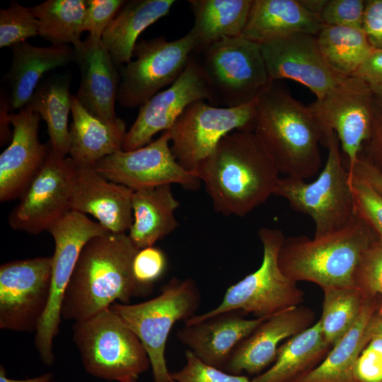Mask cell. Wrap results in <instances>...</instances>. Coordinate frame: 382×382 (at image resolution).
I'll return each mask as SVG.
<instances>
[{
    "mask_svg": "<svg viewBox=\"0 0 382 382\" xmlns=\"http://www.w3.org/2000/svg\"><path fill=\"white\" fill-rule=\"evenodd\" d=\"M51 382H56V381H51Z\"/></svg>",
    "mask_w": 382,
    "mask_h": 382,
    "instance_id": "db71d44e",
    "label": "cell"
},
{
    "mask_svg": "<svg viewBox=\"0 0 382 382\" xmlns=\"http://www.w3.org/2000/svg\"><path fill=\"white\" fill-rule=\"evenodd\" d=\"M52 374L47 373L40 376L26 379H13L6 376V370L1 365L0 367V382H51Z\"/></svg>",
    "mask_w": 382,
    "mask_h": 382,
    "instance_id": "681fc988",
    "label": "cell"
},
{
    "mask_svg": "<svg viewBox=\"0 0 382 382\" xmlns=\"http://www.w3.org/2000/svg\"><path fill=\"white\" fill-rule=\"evenodd\" d=\"M355 286L364 296L366 294H379L382 298V242L380 240L374 242L365 253L356 273ZM379 313H382V303Z\"/></svg>",
    "mask_w": 382,
    "mask_h": 382,
    "instance_id": "f35d334b",
    "label": "cell"
},
{
    "mask_svg": "<svg viewBox=\"0 0 382 382\" xmlns=\"http://www.w3.org/2000/svg\"><path fill=\"white\" fill-rule=\"evenodd\" d=\"M38 21L32 7H26L16 1L6 8L0 10V47H11L26 42L39 35Z\"/></svg>",
    "mask_w": 382,
    "mask_h": 382,
    "instance_id": "d590c367",
    "label": "cell"
},
{
    "mask_svg": "<svg viewBox=\"0 0 382 382\" xmlns=\"http://www.w3.org/2000/svg\"><path fill=\"white\" fill-rule=\"evenodd\" d=\"M365 146L369 156H359L382 173V98L374 96L371 132Z\"/></svg>",
    "mask_w": 382,
    "mask_h": 382,
    "instance_id": "ee69618b",
    "label": "cell"
},
{
    "mask_svg": "<svg viewBox=\"0 0 382 382\" xmlns=\"http://www.w3.org/2000/svg\"><path fill=\"white\" fill-rule=\"evenodd\" d=\"M179 206L171 185L134 191L133 222L128 236L136 248L154 246L173 232L178 226L175 212Z\"/></svg>",
    "mask_w": 382,
    "mask_h": 382,
    "instance_id": "4316f807",
    "label": "cell"
},
{
    "mask_svg": "<svg viewBox=\"0 0 382 382\" xmlns=\"http://www.w3.org/2000/svg\"><path fill=\"white\" fill-rule=\"evenodd\" d=\"M73 163L71 211L92 215L112 233L129 231L134 190L108 180L94 166Z\"/></svg>",
    "mask_w": 382,
    "mask_h": 382,
    "instance_id": "d6986e66",
    "label": "cell"
},
{
    "mask_svg": "<svg viewBox=\"0 0 382 382\" xmlns=\"http://www.w3.org/2000/svg\"><path fill=\"white\" fill-rule=\"evenodd\" d=\"M199 303L200 294L192 279L173 277L150 300L135 304L115 303L110 307L141 342L154 382H175L165 358L166 342L175 323L194 316Z\"/></svg>",
    "mask_w": 382,
    "mask_h": 382,
    "instance_id": "ba28073f",
    "label": "cell"
},
{
    "mask_svg": "<svg viewBox=\"0 0 382 382\" xmlns=\"http://www.w3.org/2000/svg\"><path fill=\"white\" fill-rule=\"evenodd\" d=\"M52 257L17 260L0 267V328L36 332L50 297Z\"/></svg>",
    "mask_w": 382,
    "mask_h": 382,
    "instance_id": "5bb4252c",
    "label": "cell"
},
{
    "mask_svg": "<svg viewBox=\"0 0 382 382\" xmlns=\"http://www.w3.org/2000/svg\"><path fill=\"white\" fill-rule=\"evenodd\" d=\"M324 26L299 0H253L242 36L261 44L296 33L316 35Z\"/></svg>",
    "mask_w": 382,
    "mask_h": 382,
    "instance_id": "d4e9b609",
    "label": "cell"
},
{
    "mask_svg": "<svg viewBox=\"0 0 382 382\" xmlns=\"http://www.w3.org/2000/svg\"><path fill=\"white\" fill-rule=\"evenodd\" d=\"M73 161L50 149L8 215L11 228L38 234L70 209Z\"/></svg>",
    "mask_w": 382,
    "mask_h": 382,
    "instance_id": "2e32d148",
    "label": "cell"
},
{
    "mask_svg": "<svg viewBox=\"0 0 382 382\" xmlns=\"http://www.w3.org/2000/svg\"><path fill=\"white\" fill-rule=\"evenodd\" d=\"M355 212L374 230L382 242V195L366 181L349 173Z\"/></svg>",
    "mask_w": 382,
    "mask_h": 382,
    "instance_id": "8d00e7d4",
    "label": "cell"
},
{
    "mask_svg": "<svg viewBox=\"0 0 382 382\" xmlns=\"http://www.w3.org/2000/svg\"><path fill=\"white\" fill-rule=\"evenodd\" d=\"M168 265L164 252L151 246L140 249L133 260V273L137 282L151 291L153 286L164 274Z\"/></svg>",
    "mask_w": 382,
    "mask_h": 382,
    "instance_id": "ab89813d",
    "label": "cell"
},
{
    "mask_svg": "<svg viewBox=\"0 0 382 382\" xmlns=\"http://www.w3.org/2000/svg\"><path fill=\"white\" fill-rule=\"evenodd\" d=\"M373 230L355 212L342 229L309 238H285L279 253L282 272L297 282L326 287H356L355 276L361 260L374 243Z\"/></svg>",
    "mask_w": 382,
    "mask_h": 382,
    "instance_id": "277c9868",
    "label": "cell"
},
{
    "mask_svg": "<svg viewBox=\"0 0 382 382\" xmlns=\"http://www.w3.org/2000/svg\"><path fill=\"white\" fill-rule=\"evenodd\" d=\"M72 123L69 154L76 163L94 166L103 158L122 150L127 134L125 122H106L88 112L71 96Z\"/></svg>",
    "mask_w": 382,
    "mask_h": 382,
    "instance_id": "484cf974",
    "label": "cell"
},
{
    "mask_svg": "<svg viewBox=\"0 0 382 382\" xmlns=\"http://www.w3.org/2000/svg\"><path fill=\"white\" fill-rule=\"evenodd\" d=\"M71 79L68 72L44 78L27 105L46 122L51 149L64 156L69 154L70 145L68 117L71 109Z\"/></svg>",
    "mask_w": 382,
    "mask_h": 382,
    "instance_id": "1f68e13d",
    "label": "cell"
},
{
    "mask_svg": "<svg viewBox=\"0 0 382 382\" xmlns=\"http://www.w3.org/2000/svg\"><path fill=\"white\" fill-rule=\"evenodd\" d=\"M11 50V65L5 79L11 88L12 110L27 106L45 73L74 62V48L69 45L37 47L23 42Z\"/></svg>",
    "mask_w": 382,
    "mask_h": 382,
    "instance_id": "cb8c5ba5",
    "label": "cell"
},
{
    "mask_svg": "<svg viewBox=\"0 0 382 382\" xmlns=\"http://www.w3.org/2000/svg\"><path fill=\"white\" fill-rule=\"evenodd\" d=\"M74 62L77 64L81 81L75 96L91 114L108 123L120 118L115 110L120 82V71L112 62L101 39L89 35L73 45Z\"/></svg>",
    "mask_w": 382,
    "mask_h": 382,
    "instance_id": "7402d4cb",
    "label": "cell"
},
{
    "mask_svg": "<svg viewBox=\"0 0 382 382\" xmlns=\"http://www.w3.org/2000/svg\"><path fill=\"white\" fill-rule=\"evenodd\" d=\"M193 52L212 92L214 105H246L272 83L260 45L242 35L221 39Z\"/></svg>",
    "mask_w": 382,
    "mask_h": 382,
    "instance_id": "9c48e42d",
    "label": "cell"
},
{
    "mask_svg": "<svg viewBox=\"0 0 382 382\" xmlns=\"http://www.w3.org/2000/svg\"><path fill=\"white\" fill-rule=\"evenodd\" d=\"M374 95L360 79L351 76L321 99L308 105L323 135L335 132L346 159L347 168L358 161L370 136Z\"/></svg>",
    "mask_w": 382,
    "mask_h": 382,
    "instance_id": "4fadbf2b",
    "label": "cell"
},
{
    "mask_svg": "<svg viewBox=\"0 0 382 382\" xmlns=\"http://www.w3.org/2000/svg\"><path fill=\"white\" fill-rule=\"evenodd\" d=\"M54 242L50 297L35 332V345L41 360L51 365L54 359L53 341L62 319L64 293L85 245L93 238L110 233L86 214L69 211L47 228Z\"/></svg>",
    "mask_w": 382,
    "mask_h": 382,
    "instance_id": "30bf717a",
    "label": "cell"
},
{
    "mask_svg": "<svg viewBox=\"0 0 382 382\" xmlns=\"http://www.w3.org/2000/svg\"><path fill=\"white\" fill-rule=\"evenodd\" d=\"M253 0H190L194 23L188 32L195 50L226 37L242 35Z\"/></svg>",
    "mask_w": 382,
    "mask_h": 382,
    "instance_id": "4dcf8cb0",
    "label": "cell"
},
{
    "mask_svg": "<svg viewBox=\"0 0 382 382\" xmlns=\"http://www.w3.org/2000/svg\"><path fill=\"white\" fill-rule=\"evenodd\" d=\"M266 319H248L239 311H227L185 324L176 336L202 361L224 370L236 347Z\"/></svg>",
    "mask_w": 382,
    "mask_h": 382,
    "instance_id": "603a6c76",
    "label": "cell"
},
{
    "mask_svg": "<svg viewBox=\"0 0 382 382\" xmlns=\"http://www.w3.org/2000/svg\"><path fill=\"white\" fill-rule=\"evenodd\" d=\"M258 236L262 245L260 266L226 291L214 308L195 315L185 323L190 325L227 311L269 318L304 301L305 293L296 282L288 278L279 265V253L285 236L279 228L262 227Z\"/></svg>",
    "mask_w": 382,
    "mask_h": 382,
    "instance_id": "5b68a950",
    "label": "cell"
},
{
    "mask_svg": "<svg viewBox=\"0 0 382 382\" xmlns=\"http://www.w3.org/2000/svg\"><path fill=\"white\" fill-rule=\"evenodd\" d=\"M195 172L214 210L240 217L274 195L280 178L271 155L250 129L225 136Z\"/></svg>",
    "mask_w": 382,
    "mask_h": 382,
    "instance_id": "6da1fadb",
    "label": "cell"
},
{
    "mask_svg": "<svg viewBox=\"0 0 382 382\" xmlns=\"http://www.w3.org/2000/svg\"><path fill=\"white\" fill-rule=\"evenodd\" d=\"M86 9V0H47L32 7L39 35L55 45L81 40Z\"/></svg>",
    "mask_w": 382,
    "mask_h": 382,
    "instance_id": "836d02e7",
    "label": "cell"
},
{
    "mask_svg": "<svg viewBox=\"0 0 382 382\" xmlns=\"http://www.w3.org/2000/svg\"><path fill=\"white\" fill-rule=\"evenodd\" d=\"M362 30L374 49H382V0H367Z\"/></svg>",
    "mask_w": 382,
    "mask_h": 382,
    "instance_id": "bcb514c9",
    "label": "cell"
},
{
    "mask_svg": "<svg viewBox=\"0 0 382 382\" xmlns=\"http://www.w3.org/2000/svg\"><path fill=\"white\" fill-rule=\"evenodd\" d=\"M328 0H299L301 5L309 12L320 16Z\"/></svg>",
    "mask_w": 382,
    "mask_h": 382,
    "instance_id": "f907efd6",
    "label": "cell"
},
{
    "mask_svg": "<svg viewBox=\"0 0 382 382\" xmlns=\"http://www.w3.org/2000/svg\"><path fill=\"white\" fill-rule=\"evenodd\" d=\"M347 169L349 174L366 181L382 195V173L364 159L359 156L356 163Z\"/></svg>",
    "mask_w": 382,
    "mask_h": 382,
    "instance_id": "7dc6e473",
    "label": "cell"
},
{
    "mask_svg": "<svg viewBox=\"0 0 382 382\" xmlns=\"http://www.w3.org/2000/svg\"><path fill=\"white\" fill-rule=\"evenodd\" d=\"M325 146L328 158L315 180L306 183L291 176L280 178L274 194L286 199L294 210L312 218L316 238L342 229L355 213L349 172L335 132L328 137Z\"/></svg>",
    "mask_w": 382,
    "mask_h": 382,
    "instance_id": "52a82bcc",
    "label": "cell"
},
{
    "mask_svg": "<svg viewBox=\"0 0 382 382\" xmlns=\"http://www.w3.org/2000/svg\"><path fill=\"white\" fill-rule=\"evenodd\" d=\"M138 250L127 233L110 232L91 239L81 250L64 293L62 318L81 322L116 301L128 304L132 297L150 293L133 273Z\"/></svg>",
    "mask_w": 382,
    "mask_h": 382,
    "instance_id": "7a4b0ae2",
    "label": "cell"
},
{
    "mask_svg": "<svg viewBox=\"0 0 382 382\" xmlns=\"http://www.w3.org/2000/svg\"><path fill=\"white\" fill-rule=\"evenodd\" d=\"M195 48L189 33L173 41L159 36L137 42L134 59L120 67L117 101L125 108L142 105L178 79Z\"/></svg>",
    "mask_w": 382,
    "mask_h": 382,
    "instance_id": "8fae6325",
    "label": "cell"
},
{
    "mask_svg": "<svg viewBox=\"0 0 382 382\" xmlns=\"http://www.w3.org/2000/svg\"><path fill=\"white\" fill-rule=\"evenodd\" d=\"M314 321V312L301 305L271 316L236 347L224 371L255 376L262 374L274 362L281 342L308 328Z\"/></svg>",
    "mask_w": 382,
    "mask_h": 382,
    "instance_id": "44dd1931",
    "label": "cell"
},
{
    "mask_svg": "<svg viewBox=\"0 0 382 382\" xmlns=\"http://www.w3.org/2000/svg\"><path fill=\"white\" fill-rule=\"evenodd\" d=\"M374 312L373 306L366 300L350 330L332 346L314 369L294 382H357L356 363L361 350L372 337Z\"/></svg>",
    "mask_w": 382,
    "mask_h": 382,
    "instance_id": "f1b7e54d",
    "label": "cell"
},
{
    "mask_svg": "<svg viewBox=\"0 0 382 382\" xmlns=\"http://www.w3.org/2000/svg\"><path fill=\"white\" fill-rule=\"evenodd\" d=\"M316 38L330 66L347 77L354 76L374 50L362 28H359L325 25Z\"/></svg>",
    "mask_w": 382,
    "mask_h": 382,
    "instance_id": "d6a6232c",
    "label": "cell"
},
{
    "mask_svg": "<svg viewBox=\"0 0 382 382\" xmlns=\"http://www.w3.org/2000/svg\"><path fill=\"white\" fill-rule=\"evenodd\" d=\"M322 290L324 296L318 320L325 340L332 347L354 324L366 297L356 287H326Z\"/></svg>",
    "mask_w": 382,
    "mask_h": 382,
    "instance_id": "e575fe53",
    "label": "cell"
},
{
    "mask_svg": "<svg viewBox=\"0 0 382 382\" xmlns=\"http://www.w3.org/2000/svg\"><path fill=\"white\" fill-rule=\"evenodd\" d=\"M175 3V0L126 1L101 37L117 68L132 60L139 35L168 15Z\"/></svg>",
    "mask_w": 382,
    "mask_h": 382,
    "instance_id": "83f0119b",
    "label": "cell"
},
{
    "mask_svg": "<svg viewBox=\"0 0 382 382\" xmlns=\"http://www.w3.org/2000/svg\"><path fill=\"white\" fill-rule=\"evenodd\" d=\"M256 100L235 108L206 100L190 104L169 129L171 150L179 163L195 171L225 136L236 130H253Z\"/></svg>",
    "mask_w": 382,
    "mask_h": 382,
    "instance_id": "7c38bea8",
    "label": "cell"
},
{
    "mask_svg": "<svg viewBox=\"0 0 382 382\" xmlns=\"http://www.w3.org/2000/svg\"><path fill=\"white\" fill-rule=\"evenodd\" d=\"M365 6L364 0H328L320 17L325 25L362 28Z\"/></svg>",
    "mask_w": 382,
    "mask_h": 382,
    "instance_id": "60d3db41",
    "label": "cell"
},
{
    "mask_svg": "<svg viewBox=\"0 0 382 382\" xmlns=\"http://www.w3.org/2000/svg\"><path fill=\"white\" fill-rule=\"evenodd\" d=\"M94 168L108 180L134 191L173 184L196 190L202 183L195 171L185 169L174 156L169 130L144 146L110 154Z\"/></svg>",
    "mask_w": 382,
    "mask_h": 382,
    "instance_id": "9a60e30c",
    "label": "cell"
},
{
    "mask_svg": "<svg viewBox=\"0 0 382 382\" xmlns=\"http://www.w3.org/2000/svg\"><path fill=\"white\" fill-rule=\"evenodd\" d=\"M332 347L325 340L318 320L282 344L272 366L251 381L294 382L314 369Z\"/></svg>",
    "mask_w": 382,
    "mask_h": 382,
    "instance_id": "f546056e",
    "label": "cell"
},
{
    "mask_svg": "<svg viewBox=\"0 0 382 382\" xmlns=\"http://www.w3.org/2000/svg\"><path fill=\"white\" fill-rule=\"evenodd\" d=\"M40 116L28 106L10 115L11 143L0 155V201L19 198L51 149L38 137Z\"/></svg>",
    "mask_w": 382,
    "mask_h": 382,
    "instance_id": "ffe728a7",
    "label": "cell"
},
{
    "mask_svg": "<svg viewBox=\"0 0 382 382\" xmlns=\"http://www.w3.org/2000/svg\"><path fill=\"white\" fill-rule=\"evenodd\" d=\"M372 335L382 336V313H379L376 317H374L371 324Z\"/></svg>",
    "mask_w": 382,
    "mask_h": 382,
    "instance_id": "816d5d0a",
    "label": "cell"
},
{
    "mask_svg": "<svg viewBox=\"0 0 382 382\" xmlns=\"http://www.w3.org/2000/svg\"><path fill=\"white\" fill-rule=\"evenodd\" d=\"M129 382H136V381H129Z\"/></svg>",
    "mask_w": 382,
    "mask_h": 382,
    "instance_id": "f5cc1de1",
    "label": "cell"
},
{
    "mask_svg": "<svg viewBox=\"0 0 382 382\" xmlns=\"http://www.w3.org/2000/svg\"><path fill=\"white\" fill-rule=\"evenodd\" d=\"M126 1L86 0L84 31L93 39L100 40Z\"/></svg>",
    "mask_w": 382,
    "mask_h": 382,
    "instance_id": "b9f144b4",
    "label": "cell"
},
{
    "mask_svg": "<svg viewBox=\"0 0 382 382\" xmlns=\"http://www.w3.org/2000/svg\"><path fill=\"white\" fill-rule=\"evenodd\" d=\"M11 109L9 100L4 98L1 99V141L2 143L8 139V134L12 136V133L8 129V124L10 122V115H8V109Z\"/></svg>",
    "mask_w": 382,
    "mask_h": 382,
    "instance_id": "c3c4849f",
    "label": "cell"
},
{
    "mask_svg": "<svg viewBox=\"0 0 382 382\" xmlns=\"http://www.w3.org/2000/svg\"><path fill=\"white\" fill-rule=\"evenodd\" d=\"M271 82L290 79L321 99L349 77L334 70L316 35L296 33L259 44Z\"/></svg>",
    "mask_w": 382,
    "mask_h": 382,
    "instance_id": "ac0fdd59",
    "label": "cell"
},
{
    "mask_svg": "<svg viewBox=\"0 0 382 382\" xmlns=\"http://www.w3.org/2000/svg\"><path fill=\"white\" fill-rule=\"evenodd\" d=\"M354 76L362 80L374 96L382 98V49H374Z\"/></svg>",
    "mask_w": 382,
    "mask_h": 382,
    "instance_id": "f6af8a7d",
    "label": "cell"
},
{
    "mask_svg": "<svg viewBox=\"0 0 382 382\" xmlns=\"http://www.w3.org/2000/svg\"><path fill=\"white\" fill-rule=\"evenodd\" d=\"M73 333L84 369L96 378L136 381L151 366L139 337L110 308L74 323Z\"/></svg>",
    "mask_w": 382,
    "mask_h": 382,
    "instance_id": "8992f818",
    "label": "cell"
},
{
    "mask_svg": "<svg viewBox=\"0 0 382 382\" xmlns=\"http://www.w3.org/2000/svg\"><path fill=\"white\" fill-rule=\"evenodd\" d=\"M253 131L280 173L305 180L318 173L323 135L318 123L308 105L277 81L256 100Z\"/></svg>",
    "mask_w": 382,
    "mask_h": 382,
    "instance_id": "3957f363",
    "label": "cell"
},
{
    "mask_svg": "<svg viewBox=\"0 0 382 382\" xmlns=\"http://www.w3.org/2000/svg\"><path fill=\"white\" fill-rule=\"evenodd\" d=\"M198 100H208L214 105L211 88L192 52L178 79L140 106L134 122L127 132L122 150H134L149 144L156 134L169 130L183 111Z\"/></svg>",
    "mask_w": 382,
    "mask_h": 382,
    "instance_id": "e0dca14e",
    "label": "cell"
},
{
    "mask_svg": "<svg viewBox=\"0 0 382 382\" xmlns=\"http://www.w3.org/2000/svg\"><path fill=\"white\" fill-rule=\"evenodd\" d=\"M357 382H382V336L372 335L356 363Z\"/></svg>",
    "mask_w": 382,
    "mask_h": 382,
    "instance_id": "7bdbcfd3",
    "label": "cell"
},
{
    "mask_svg": "<svg viewBox=\"0 0 382 382\" xmlns=\"http://www.w3.org/2000/svg\"><path fill=\"white\" fill-rule=\"evenodd\" d=\"M185 356V364L171 373L175 382H252L245 375L232 374L207 364L190 349L186 350Z\"/></svg>",
    "mask_w": 382,
    "mask_h": 382,
    "instance_id": "74e56055",
    "label": "cell"
}]
</instances>
